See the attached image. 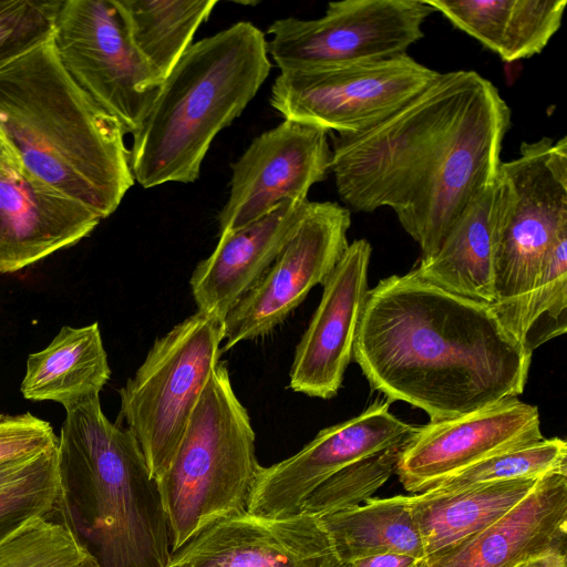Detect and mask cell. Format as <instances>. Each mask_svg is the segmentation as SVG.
<instances>
[{
    "label": "cell",
    "mask_w": 567,
    "mask_h": 567,
    "mask_svg": "<svg viewBox=\"0 0 567 567\" xmlns=\"http://www.w3.org/2000/svg\"><path fill=\"white\" fill-rule=\"evenodd\" d=\"M511 111L475 71L440 73L422 93L375 126L331 134L340 199L352 210L391 208L421 260L441 247L466 206L498 175Z\"/></svg>",
    "instance_id": "cell-1"
},
{
    "label": "cell",
    "mask_w": 567,
    "mask_h": 567,
    "mask_svg": "<svg viewBox=\"0 0 567 567\" xmlns=\"http://www.w3.org/2000/svg\"><path fill=\"white\" fill-rule=\"evenodd\" d=\"M0 567H99L52 515L39 517L0 543Z\"/></svg>",
    "instance_id": "cell-29"
},
{
    "label": "cell",
    "mask_w": 567,
    "mask_h": 567,
    "mask_svg": "<svg viewBox=\"0 0 567 567\" xmlns=\"http://www.w3.org/2000/svg\"><path fill=\"white\" fill-rule=\"evenodd\" d=\"M350 210L334 202H310L291 239L260 280L224 318V346L269 334L323 285L349 246Z\"/></svg>",
    "instance_id": "cell-12"
},
{
    "label": "cell",
    "mask_w": 567,
    "mask_h": 567,
    "mask_svg": "<svg viewBox=\"0 0 567 567\" xmlns=\"http://www.w3.org/2000/svg\"><path fill=\"white\" fill-rule=\"evenodd\" d=\"M166 567H347L318 516L246 514L220 520L178 550Z\"/></svg>",
    "instance_id": "cell-17"
},
{
    "label": "cell",
    "mask_w": 567,
    "mask_h": 567,
    "mask_svg": "<svg viewBox=\"0 0 567 567\" xmlns=\"http://www.w3.org/2000/svg\"><path fill=\"white\" fill-rule=\"evenodd\" d=\"M504 204L494 249L491 305L507 329L542 276L546 257L567 230V138L523 142L501 163Z\"/></svg>",
    "instance_id": "cell-7"
},
{
    "label": "cell",
    "mask_w": 567,
    "mask_h": 567,
    "mask_svg": "<svg viewBox=\"0 0 567 567\" xmlns=\"http://www.w3.org/2000/svg\"><path fill=\"white\" fill-rule=\"evenodd\" d=\"M224 319L196 311L157 338L120 390L117 422L135 436L152 478L168 467L221 354Z\"/></svg>",
    "instance_id": "cell-8"
},
{
    "label": "cell",
    "mask_w": 567,
    "mask_h": 567,
    "mask_svg": "<svg viewBox=\"0 0 567 567\" xmlns=\"http://www.w3.org/2000/svg\"><path fill=\"white\" fill-rule=\"evenodd\" d=\"M566 559V554H547L526 560L516 567H567Z\"/></svg>",
    "instance_id": "cell-36"
},
{
    "label": "cell",
    "mask_w": 567,
    "mask_h": 567,
    "mask_svg": "<svg viewBox=\"0 0 567 567\" xmlns=\"http://www.w3.org/2000/svg\"><path fill=\"white\" fill-rule=\"evenodd\" d=\"M420 560L409 554L384 553L355 559L347 567H417Z\"/></svg>",
    "instance_id": "cell-34"
},
{
    "label": "cell",
    "mask_w": 567,
    "mask_h": 567,
    "mask_svg": "<svg viewBox=\"0 0 567 567\" xmlns=\"http://www.w3.org/2000/svg\"><path fill=\"white\" fill-rule=\"evenodd\" d=\"M270 69L266 37L248 21L192 43L132 134L134 181L143 188L195 182L215 136L243 113Z\"/></svg>",
    "instance_id": "cell-5"
},
{
    "label": "cell",
    "mask_w": 567,
    "mask_h": 567,
    "mask_svg": "<svg viewBox=\"0 0 567 567\" xmlns=\"http://www.w3.org/2000/svg\"><path fill=\"white\" fill-rule=\"evenodd\" d=\"M440 72L410 55L280 72L270 104L284 117L336 134L367 131L398 112Z\"/></svg>",
    "instance_id": "cell-9"
},
{
    "label": "cell",
    "mask_w": 567,
    "mask_h": 567,
    "mask_svg": "<svg viewBox=\"0 0 567 567\" xmlns=\"http://www.w3.org/2000/svg\"><path fill=\"white\" fill-rule=\"evenodd\" d=\"M101 217L29 175L0 136V274H11L87 237Z\"/></svg>",
    "instance_id": "cell-18"
},
{
    "label": "cell",
    "mask_w": 567,
    "mask_h": 567,
    "mask_svg": "<svg viewBox=\"0 0 567 567\" xmlns=\"http://www.w3.org/2000/svg\"><path fill=\"white\" fill-rule=\"evenodd\" d=\"M543 439L538 408L509 399L417 426L395 474L405 491L419 494L493 454Z\"/></svg>",
    "instance_id": "cell-15"
},
{
    "label": "cell",
    "mask_w": 567,
    "mask_h": 567,
    "mask_svg": "<svg viewBox=\"0 0 567 567\" xmlns=\"http://www.w3.org/2000/svg\"><path fill=\"white\" fill-rule=\"evenodd\" d=\"M52 41L75 83L133 134L161 84L133 48L114 1H61Z\"/></svg>",
    "instance_id": "cell-11"
},
{
    "label": "cell",
    "mask_w": 567,
    "mask_h": 567,
    "mask_svg": "<svg viewBox=\"0 0 567 567\" xmlns=\"http://www.w3.org/2000/svg\"><path fill=\"white\" fill-rule=\"evenodd\" d=\"M391 401L377 400L358 416L321 430L296 454L260 466L249 514L285 518L301 513L309 495L342 468L408 440L417 426L390 412Z\"/></svg>",
    "instance_id": "cell-13"
},
{
    "label": "cell",
    "mask_w": 567,
    "mask_h": 567,
    "mask_svg": "<svg viewBox=\"0 0 567 567\" xmlns=\"http://www.w3.org/2000/svg\"><path fill=\"white\" fill-rule=\"evenodd\" d=\"M560 472H567V443L559 437H544L493 454L425 492L450 494L480 484L520 478L539 480Z\"/></svg>",
    "instance_id": "cell-28"
},
{
    "label": "cell",
    "mask_w": 567,
    "mask_h": 567,
    "mask_svg": "<svg viewBox=\"0 0 567 567\" xmlns=\"http://www.w3.org/2000/svg\"><path fill=\"white\" fill-rule=\"evenodd\" d=\"M454 27L505 62L538 54L558 31L566 0H429Z\"/></svg>",
    "instance_id": "cell-22"
},
{
    "label": "cell",
    "mask_w": 567,
    "mask_h": 567,
    "mask_svg": "<svg viewBox=\"0 0 567 567\" xmlns=\"http://www.w3.org/2000/svg\"><path fill=\"white\" fill-rule=\"evenodd\" d=\"M371 252L365 239L349 244L322 285L321 300L296 347L289 373L292 391L323 400L338 394L367 302Z\"/></svg>",
    "instance_id": "cell-16"
},
{
    "label": "cell",
    "mask_w": 567,
    "mask_h": 567,
    "mask_svg": "<svg viewBox=\"0 0 567 567\" xmlns=\"http://www.w3.org/2000/svg\"><path fill=\"white\" fill-rule=\"evenodd\" d=\"M125 134L65 71L52 35L0 66V136L29 175L101 219L135 182Z\"/></svg>",
    "instance_id": "cell-3"
},
{
    "label": "cell",
    "mask_w": 567,
    "mask_h": 567,
    "mask_svg": "<svg viewBox=\"0 0 567 567\" xmlns=\"http://www.w3.org/2000/svg\"><path fill=\"white\" fill-rule=\"evenodd\" d=\"M59 489L55 445L42 452L24 475L0 492V543L25 524L52 515Z\"/></svg>",
    "instance_id": "cell-31"
},
{
    "label": "cell",
    "mask_w": 567,
    "mask_h": 567,
    "mask_svg": "<svg viewBox=\"0 0 567 567\" xmlns=\"http://www.w3.org/2000/svg\"><path fill=\"white\" fill-rule=\"evenodd\" d=\"M127 37L162 84L192 45L216 0H113Z\"/></svg>",
    "instance_id": "cell-25"
},
{
    "label": "cell",
    "mask_w": 567,
    "mask_h": 567,
    "mask_svg": "<svg viewBox=\"0 0 567 567\" xmlns=\"http://www.w3.org/2000/svg\"><path fill=\"white\" fill-rule=\"evenodd\" d=\"M567 472L542 477L504 516L458 543L425 556L417 567H516L566 554Z\"/></svg>",
    "instance_id": "cell-19"
},
{
    "label": "cell",
    "mask_w": 567,
    "mask_h": 567,
    "mask_svg": "<svg viewBox=\"0 0 567 567\" xmlns=\"http://www.w3.org/2000/svg\"><path fill=\"white\" fill-rule=\"evenodd\" d=\"M308 199L284 202L268 215L219 235L195 267L189 286L197 311L223 319L270 268L297 231Z\"/></svg>",
    "instance_id": "cell-20"
},
{
    "label": "cell",
    "mask_w": 567,
    "mask_h": 567,
    "mask_svg": "<svg viewBox=\"0 0 567 567\" xmlns=\"http://www.w3.org/2000/svg\"><path fill=\"white\" fill-rule=\"evenodd\" d=\"M255 442L249 414L219 361L168 467L155 480L172 553L212 525L247 513L261 466Z\"/></svg>",
    "instance_id": "cell-6"
},
{
    "label": "cell",
    "mask_w": 567,
    "mask_h": 567,
    "mask_svg": "<svg viewBox=\"0 0 567 567\" xmlns=\"http://www.w3.org/2000/svg\"><path fill=\"white\" fill-rule=\"evenodd\" d=\"M424 0L330 2L317 19L282 18L268 27V54L280 72L406 54L433 13Z\"/></svg>",
    "instance_id": "cell-10"
},
{
    "label": "cell",
    "mask_w": 567,
    "mask_h": 567,
    "mask_svg": "<svg viewBox=\"0 0 567 567\" xmlns=\"http://www.w3.org/2000/svg\"><path fill=\"white\" fill-rule=\"evenodd\" d=\"M539 480L493 482L450 494L422 492L409 496L425 556L492 525L525 498Z\"/></svg>",
    "instance_id": "cell-24"
},
{
    "label": "cell",
    "mask_w": 567,
    "mask_h": 567,
    "mask_svg": "<svg viewBox=\"0 0 567 567\" xmlns=\"http://www.w3.org/2000/svg\"><path fill=\"white\" fill-rule=\"evenodd\" d=\"M507 331L530 354L566 333L567 230L560 233L549 249L542 276Z\"/></svg>",
    "instance_id": "cell-27"
},
{
    "label": "cell",
    "mask_w": 567,
    "mask_h": 567,
    "mask_svg": "<svg viewBox=\"0 0 567 567\" xmlns=\"http://www.w3.org/2000/svg\"><path fill=\"white\" fill-rule=\"evenodd\" d=\"M503 204L497 175L462 212L435 255L410 272L454 295L493 305V259Z\"/></svg>",
    "instance_id": "cell-21"
},
{
    "label": "cell",
    "mask_w": 567,
    "mask_h": 567,
    "mask_svg": "<svg viewBox=\"0 0 567 567\" xmlns=\"http://www.w3.org/2000/svg\"><path fill=\"white\" fill-rule=\"evenodd\" d=\"M408 440L358 461L329 477L305 501L301 513L320 517L358 506L373 497L395 474Z\"/></svg>",
    "instance_id": "cell-30"
},
{
    "label": "cell",
    "mask_w": 567,
    "mask_h": 567,
    "mask_svg": "<svg viewBox=\"0 0 567 567\" xmlns=\"http://www.w3.org/2000/svg\"><path fill=\"white\" fill-rule=\"evenodd\" d=\"M61 1L0 0V66L52 35Z\"/></svg>",
    "instance_id": "cell-32"
},
{
    "label": "cell",
    "mask_w": 567,
    "mask_h": 567,
    "mask_svg": "<svg viewBox=\"0 0 567 567\" xmlns=\"http://www.w3.org/2000/svg\"><path fill=\"white\" fill-rule=\"evenodd\" d=\"M58 443L49 422L31 414H0V461L47 451Z\"/></svg>",
    "instance_id": "cell-33"
},
{
    "label": "cell",
    "mask_w": 567,
    "mask_h": 567,
    "mask_svg": "<svg viewBox=\"0 0 567 567\" xmlns=\"http://www.w3.org/2000/svg\"><path fill=\"white\" fill-rule=\"evenodd\" d=\"M319 518L346 565L384 553L425 557L408 495L371 497L358 506Z\"/></svg>",
    "instance_id": "cell-26"
},
{
    "label": "cell",
    "mask_w": 567,
    "mask_h": 567,
    "mask_svg": "<svg viewBox=\"0 0 567 567\" xmlns=\"http://www.w3.org/2000/svg\"><path fill=\"white\" fill-rule=\"evenodd\" d=\"M532 355L491 305L409 272L369 289L352 360L371 389L436 422L517 398Z\"/></svg>",
    "instance_id": "cell-2"
},
{
    "label": "cell",
    "mask_w": 567,
    "mask_h": 567,
    "mask_svg": "<svg viewBox=\"0 0 567 567\" xmlns=\"http://www.w3.org/2000/svg\"><path fill=\"white\" fill-rule=\"evenodd\" d=\"M41 453L0 461V492L24 475Z\"/></svg>",
    "instance_id": "cell-35"
},
{
    "label": "cell",
    "mask_w": 567,
    "mask_h": 567,
    "mask_svg": "<svg viewBox=\"0 0 567 567\" xmlns=\"http://www.w3.org/2000/svg\"><path fill=\"white\" fill-rule=\"evenodd\" d=\"M111 378L97 322L64 326L50 344L29 354L20 391L31 401H53L65 411L100 396Z\"/></svg>",
    "instance_id": "cell-23"
},
{
    "label": "cell",
    "mask_w": 567,
    "mask_h": 567,
    "mask_svg": "<svg viewBox=\"0 0 567 567\" xmlns=\"http://www.w3.org/2000/svg\"><path fill=\"white\" fill-rule=\"evenodd\" d=\"M329 133L284 120L252 140L231 163L229 196L217 215L219 235L240 228L290 199H308L331 165Z\"/></svg>",
    "instance_id": "cell-14"
},
{
    "label": "cell",
    "mask_w": 567,
    "mask_h": 567,
    "mask_svg": "<svg viewBox=\"0 0 567 567\" xmlns=\"http://www.w3.org/2000/svg\"><path fill=\"white\" fill-rule=\"evenodd\" d=\"M65 412L53 514L99 567H166V515L135 436L105 416L100 396Z\"/></svg>",
    "instance_id": "cell-4"
}]
</instances>
